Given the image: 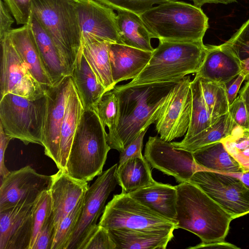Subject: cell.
Masks as SVG:
<instances>
[{
  "mask_svg": "<svg viewBox=\"0 0 249 249\" xmlns=\"http://www.w3.org/2000/svg\"><path fill=\"white\" fill-rule=\"evenodd\" d=\"M180 80L131 86L116 85L117 123L114 131L107 136L110 149L121 152L141 132L155 124Z\"/></svg>",
  "mask_w": 249,
  "mask_h": 249,
  "instance_id": "cell-1",
  "label": "cell"
},
{
  "mask_svg": "<svg viewBox=\"0 0 249 249\" xmlns=\"http://www.w3.org/2000/svg\"><path fill=\"white\" fill-rule=\"evenodd\" d=\"M176 186L178 228L196 234L201 244L225 241L233 220L231 216L191 182L179 183Z\"/></svg>",
  "mask_w": 249,
  "mask_h": 249,
  "instance_id": "cell-2",
  "label": "cell"
},
{
  "mask_svg": "<svg viewBox=\"0 0 249 249\" xmlns=\"http://www.w3.org/2000/svg\"><path fill=\"white\" fill-rule=\"evenodd\" d=\"M139 16L151 38L159 41H202L209 27L201 8L177 0L158 4Z\"/></svg>",
  "mask_w": 249,
  "mask_h": 249,
  "instance_id": "cell-3",
  "label": "cell"
},
{
  "mask_svg": "<svg viewBox=\"0 0 249 249\" xmlns=\"http://www.w3.org/2000/svg\"><path fill=\"white\" fill-rule=\"evenodd\" d=\"M31 10L52 39L71 75L82 49L76 0H32Z\"/></svg>",
  "mask_w": 249,
  "mask_h": 249,
  "instance_id": "cell-4",
  "label": "cell"
},
{
  "mask_svg": "<svg viewBox=\"0 0 249 249\" xmlns=\"http://www.w3.org/2000/svg\"><path fill=\"white\" fill-rule=\"evenodd\" d=\"M207 51L202 41H159L141 72L124 85L179 80L200 69Z\"/></svg>",
  "mask_w": 249,
  "mask_h": 249,
  "instance_id": "cell-5",
  "label": "cell"
},
{
  "mask_svg": "<svg viewBox=\"0 0 249 249\" xmlns=\"http://www.w3.org/2000/svg\"><path fill=\"white\" fill-rule=\"evenodd\" d=\"M107 136L96 111L92 108L84 109L64 170L69 176L88 182L102 173L111 149Z\"/></svg>",
  "mask_w": 249,
  "mask_h": 249,
  "instance_id": "cell-6",
  "label": "cell"
},
{
  "mask_svg": "<svg viewBox=\"0 0 249 249\" xmlns=\"http://www.w3.org/2000/svg\"><path fill=\"white\" fill-rule=\"evenodd\" d=\"M46 95L36 100L8 93L0 97V124L12 139L42 146L47 110Z\"/></svg>",
  "mask_w": 249,
  "mask_h": 249,
  "instance_id": "cell-7",
  "label": "cell"
},
{
  "mask_svg": "<svg viewBox=\"0 0 249 249\" xmlns=\"http://www.w3.org/2000/svg\"><path fill=\"white\" fill-rule=\"evenodd\" d=\"M98 224L107 230L157 231L178 229L173 221L160 215L128 194L114 195L105 207Z\"/></svg>",
  "mask_w": 249,
  "mask_h": 249,
  "instance_id": "cell-8",
  "label": "cell"
},
{
  "mask_svg": "<svg viewBox=\"0 0 249 249\" xmlns=\"http://www.w3.org/2000/svg\"><path fill=\"white\" fill-rule=\"evenodd\" d=\"M189 182L202 190L233 219L249 213V189L238 178L200 170L195 173Z\"/></svg>",
  "mask_w": 249,
  "mask_h": 249,
  "instance_id": "cell-9",
  "label": "cell"
},
{
  "mask_svg": "<svg viewBox=\"0 0 249 249\" xmlns=\"http://www.w3.org/2000/svg\"><path fill=\"white\" fill-rule=\"evenodd\" d=\"M115 164L98 176L88 187L83 199L81 211L67 249H82L97 228V221L103 213L106 201L118 184Z\"/></svg>",
  "mask_w": 249,
  "mask_h": 249,
  "instance_id": "cell-10",
  "label": "cell"
},
{
  "mask_svg": "<svg viewBox=\"0 0 249 249\" xmlns=\"http://www.w3.org/2000/svg\"><path fill=\"white\" fill-rule=\"evenodd\" d=\"M0 42V97L8 93L32 100L44 96L46 89L34 77L25 66L8 36Z\"/></svg>",
  "mask_w": 249,
  "mask_h": 249,
  "instance_id": "cell-11",
  "label": "cell"
},
{
  "mask_svg": "<svg viewBox=\"0 0 249 249\" xmlns=\"http://www.w3.org/2000/svg\"><path fill=\"white\" fill-rule=\"evenodd\" d=\"M53 175L40 174L30 166L10 172L1 179L0 211L17 206L33 205L49 190Z\"/></svg>",
  "mask_w": 249,
  "mask_h": 249,
  "instance_id": "cell-12",
  "label": "cell"
},
{
  "mask_svg": "<svg viewBox=\"0 0 249 249\" xmlns=\"http://www.w3.org/2000/svg\"><path fill=\"white\" fill-rule=\"evenodd\" d=\"M144 157L151 167L174 177L179 183L189 182L195 173L202 170L192 152L177 148L157 135L149 137Z\"/></svg>",
  "mask_w": 249,
  "mask_h": 249,
  "instance_id": "cell-13",
  "label": "cell"
},
{
  "mask_svg": "<svg viewBox=\"0 0 249 249\" xmlns=\"http://www.w3.org/2000/svg\"><path fill=\"white\" fill-rule=\"evenodd\" d=\"M190 77L186 76L175 87L171 98L155 122V129L163 140L172 141L184 136L189 126L192 112Z\"/></svg>",
  "mask_w": 249,
  "mask_h": 249,
  "instance_id": "cell-14",
  "label": "cell"
},
{
  "mask_svg": "<svg viewBox=\"0 0 249 249\" xmlns=\"http://www.w3.org/2000/svg\"><path fill=\"white\" fill-rule=\"evenodd\" d=\"M72 83L71 75L46 91L47 110L42 138L45 154L61 168L59 142L61 127Z\"/></svg>",
  "mask_w": 249,
  "mask_h": 249,
  "instance_id": "cell-15",
  "label": "cell"
},
{
  "mask_svg": "<svg viewBox=\"0 0 249 249\" xmlns=\"http://www.w3.org/2000/svg\"><path fill=\"white\" fill-rule=\"evenodd\" d=\"M82 34V46L95 41L123 44L116 22V14L94 0H75Z\"/></svg>",
  "mask_w": 249,
  "mask_h": 249,
  "instance_id": "cell-16",
  "label": "cell"
},
{
  "mask_svg": "<svg viewBox=\"0 0 249 249\" xmlns=\"http://www.w3.org/2000/svg\"><path fill=\"white\" fill-rule=\"evenodd\" d=\"M32 206H17L0 211V249H29Z\"/></svg>",
  "mask_w": 249,
  "mask_h": 249,
  "instance_id": "cell-17",
  "label": "cell"
},
{
  "mask_svg": "<svg viewBox=\"0 0 249 249\" xmlns=\"http://www.w3.org/2000/svg\"><path fill=\"white\" fill-rule=\"evenodd\" d=\"M207 51L199 71L200 78L227 84L241 72V59L225 43L207 45Z\"/></svg>",
  "mask_w": 249,
  "mask_h": 249,
  "instance_id": "cell-18",
  "label": "cell"
},
{
  "mask_svg": "<svg viewBox=\"0 0 249 249\" xmlns=\"http://www.w3.org/2000/svg\"><path fill=\"white\" fill-rule=\"evenodd\" d=\"M88 187L87 182L71 178L64 170L59 169L53 175L49 190L55 228L83 197Z\"/></svg>",
  "mask_w": 249,
  "mask_h": 249,
  "instance_id": "cell-19",
  "label": "cell"
},
{
  "mask_svg": "<svg viewBox=\"0 0 249 249\" xmlns=\"http://www.w3.org/2000/svg\"><path fill=\"white\" fill-rule=\"evenodd\" d=\"M22 62L34 77L46 89L53 86L43 65L30 19L7 34Z\"/></svg>",
  "mask_w": 249,
  "mask_h": 249,
  "instance_id": "cell-20",
  "label": "cell"
},
{
  "mask_svg": "<svg viewBox=\"0 0 249 249\" xmlns=\"http://www.w3.org/2000/svg\"><path fill=\"white\" fill-rule=\"evenodd\" d=\"M152 52L111 43L109 58L114 84L135 78L148 63Z\"/></svg>",
  "mask_w": 249,
  "mask_h": 249,
  "instance_id": "cell-21",
  "label": "cell"
},
{
  "mask_svg": "<svg viewBox=\"0 0 249 249\" xmlns=\"http://www.w3.org/2000/svg\"><path fill=\"white\" fill-rule=\"evenodd\" d=\"M131 197L177 226V189L176 186L156 181L153 184L128 194Z\"/></svg>",
  "mask_w": 249,
  "mask_h": 249,
  "instance_id": "cell-22",
  "label": "cell"
},
{
  "mask_svg": "<svg viewBox=\"0 0 249 249\" xmlns=\"http://www.w3.org/2000/svg\"><path fill=\"white\" fill-rule=\"evenodd\" d=\"M115 249H165L173 238L174 230L143 231L108 230Z\"/></svg>",
  "mask_w": 249,
  "mask_h": 249,
  "instance_id": "cell-23",
  "label": "cell"
},
{
  "mask_svg": "<svg viewBox=\"0 0 249 249\" xmlns=\"http://www.w3.org/2000/svg\"><path fill=\"white\" fill-rule=\"evenodd\" d=\"M30 21L43 65L55 85L70 75L52 39L32 13Z\"/></svg>",
  "mask_w": 249,
  "mask_h": 249,
  "instance_id": "cell-24",
  "label": "cell"
},
{
  "mask_svg": "<svg viewBox=\"0 0 249 249\" xmlns=\"http://www.w3.org/2000/svg\"><path fill=\"white\" fill-rule=\"evenodd\" d=\"M71 76L84 109H93L107 90L87 62L82 49L77 56Z\"/></svg>",
  "mask_w": 249,
  "mask_h": 249,
  "instance_id": "cell-25",
  "label": "cell"
},
{
  "mask_svg": "<svg viewBox=\"0 0 249 249\" xmlns=\"http://www.w3.org/2000/svg\"><path fill=\"white\" fill-rule=\"evenodd\" d=\"M84 109L72 80L60 131V169L65 170L74 136Z\"/></svg>",
  "mask_w": 249,
  "mask_h": 249,
  "instance_id": "cell-26",
  "label": "cell"
},
{
  "mask_svg": "<svg viewBox=\"0 0 249 249\" xmlns=\"http://www.w3.org/2000/svg\"><path fill=\"white\" fill-rule=\"evenodd\" d=\"M192 153L196 163L202 170L223 173L244 172L221 141L205 146Z\"/></svg>",
  "mask_w": 249,
  "mask_h": 249,
  "instance_id": "cell-27",
  "label": "cell"
},
{
  "mask_svg": "<svg viewBox=\"0 0 249 249\" xmlns=\"http://www.w3.org/2000/svg\"><path fill=\"white\" fill-rule=\"evenodd\" d=\"M117 12V25L123 44L152 52L151 37L140 16L126 11Z\"/></svg>",
  "mask_w": 249,
  "mask_h": 249,
  "instance_id": "cell-28",
  "label": "cell"
},
{
  "mask_svg": "<svg viewBox=\"0 0 249 249\" xmlns=\"http://www.w3.org/2000/svg\"><path fill=\"white\" fill-rule=\"evenodd\" d=\"M116 176L122 192L125 194L156 182L152 176L151 166L144 157L132 158L118 165Z\"/></svg>",
  "mask_w": 249,
  "mask_h": 249,
  "instance_id": "cell-29",
  "label": "cell"
},
{
  "mask_svg": "<svg viewBox=\"0 0 249 249\" xmlns=\"http://www.w3.org/2000/svg\"><path fill=\"white\" fill-rule=\"evenodd\" d=\"M236 125L229 112L218 117L210 126L192 137L171 142L177 148L192 152L207 145L221 141L232 132Z\"/></svg>",
  "mask_w": 249,
  "mask_h": 249,
  "instance_id": "cell-30",
  "label": "cell"
},
{
  "mask_svg": "<svg viewBox=\"0 0 249 249\" xmlns=\"http://www.w3.org/2000/svg\"><path fill=\"white\" fill-rule=\"evenodd\" d=\"M111 44L107 41H95L82 46L85 58L107 91L116 86L112 77L109 58Z\"/></svg>",
  "mask_w": 249,
  "mask_h": 249,
  "instance_id": "cell-31",
  "label": "cell"
},
{
  "mask_svg": "<svg viewBox=\"0 0 249 249\" xmlns=\"http://www.w3.org/2000/svg\"><path fill=\"white\" fill-rule=\"evenodd\" d=\"M192 112L190 125L183 139L186 140L199 133L212 124L202 92L199 76L196 74L191 81Z\"/></svg>",
  "mask_w": 249,
  "mask_h": 249,
  "instance_id": "cell-32",
  "label": "cell"
},
{
  "mask_svg": "<svg viewBox=\"0 0 249 249\" xmlns=\"http://www.w3.org/2000/svg\"><path fill=\"white\" fill-rule=\"evenodd\" d=\"M200 80L203 98L213 124L218 117L229 112L226 84L200 77Z\"/></svg>",
  "mask_w": 249,
  "mask_h": 249,
  "instance_id": "cell-33",
  "label": "cell"
},
{
  "mask_svg": "<svg viewBox=\"0 0 249 249\" xmlns=\"http://www.w3.org/2000/svg\"><path fill=\"white\" fill-rule=\"evenodd\" d=\"M32 237L29 249H32L37 237L53 214L52 202L49 190L43 192L32 208Z\"/></svg>",
  "mask_w": 249,
  "mask_h": 249,
  "instance_id": "cell-34",
  "label": "cell"
},
{
  "mask_svg": "<svg viewBox=\"0 0 249 249\" xmlns=\"http://www.w3.org/2000/svg\"><path fill=\"white\" fill-rule=\"evenodd\" d=\"M84 196L55 227L51 249H67L81 211Z\"/></svg>",
  "mask_w": 249,
  "mask_h": 249,
  "instance_id": "cell-35",
  "label": "cell"
},
{
  "mask_svg": "<svg viewBox=\"0 0 249 249\" xmlns=\"http://www.w3.org/2000/svg\"><path fill=\"white\" fill-rule=\"evenodd\" d=\"M93 109L104 127L108 128V133L113 131L116 127L118 115V99L114 89L103 94Z\"/></svg>",
  "mask_w": 249,
  "mask_h": 249,
  "instance_id": "cell-36",
  "label": "cell"
},
{
  "mask_svg": "<svg viewBox=\"0 0 249 249\" xmlns=\"http://www.w3.org/2000/svg\"><path fill=\"white\" fill-rule=\"evenodd\" d=\"M104 6L117 11H126L140 15L155 4L174 0H94Z\"/></svg>",
  "mask_w": 249,
  "mask_h": 249,
  "instance_id": "cell-37",
  "label": "cell"
},
{
  "mask_svg": "<svg viewBox=\"0 0 249 249\" xmlns=\"http://www.w3.org/2000/svg\"><path fill=\"white\" fill-rule=\"evenodd\" d=\"M241 60L249 57V19L225 42Z\"/></svg>",
  "mask_w": 249,
  "mask_h": 249,
  "instance_id": "cell-38",
  "label": "cell"
},
{
  "mask_svg": "<svg viewBox=\"0 0 249 249\" xmlns=\"http://www.w3.org/2000/svg\"><path fill=\"white\" fill-rule=\"evenodd\" d=\"M221 142L229 153L249 148V129H244L236 125L230 135Z\"/></svg>",
  "mask_w": 249,
  "mask_h": 249,
  "instance_id": "cell-39",
  "label": "cell"
},
{
  "mask_svg": "<svg viewBox=\"0 0 249 249\" xmlns=\"http://www.w3.org/2000/svg\"><path fill=\"white\" fill-rule=\"evenodd\" d=\"M82 249H115L108 230L99 225L90 235Z\"/></svg>",
  "mask_w": 249,
  "mask_h": 249,
  "instance_id": "cell-40",
  "label": "cell"
},
{
  "mask_svg": "<svg viewBox=\"0 0 249 249\" xmlns=\"http://www.w3.org/2000/svg\"><path fill=\"white\" fill-rule=\"evenodd\" d=\"M5 3L18 25L26 24L31 14L32 0H3Z\"/></svg>",
  "mask_w": 249,
  "mask_h": 249,
  "instance_id": "cell-41",
  "label": "cell"
},
{
  "mask_svg": "<svg viewBox=\"0 0 249 249\" xmlns=\"http://www.w3.org/2000/svg\"><path fill=\"white\" fill-rule=\"evenodd\" d=\"M229 112L237 125L244 129H249V118L247 109L240 95L230 106Z\"/></svg>",
  "mask_w": 249,
  "mask_h": 249,
  "instance_id": "cell-42",
  "label": "cell"
},
{
  "mask_svg": "<svg viewBox=\"0 0 249 249\" xmlns=\"http://www.w3.org/2000/svg\"><path fill=\"white\" fill-rule=\"evenodd\" d=\"M55 232L53 213L40 231L32 249H51Z\"/></svg>",
  "mask_w": 249,
  "mask_h": 249,
  "instance_id": "cell-43",
  "label": "cell"
},
{
  "mask_svg": "<svg viewBox=\"0 0 249 249\" xmlns=\"http://www.w3.org/2000/svg\"><path fill=\"white\" fill-rule=\"evenodd\" d=\"M147 130L141 132L140 135L120 152L118 165H120L127 160L134 158H142V148L144 136Z\"/></svg>",
  "mask_w": 249,
  "mask_h": 249,
  "instance_id": "cell-44",
  "label": "cell"
},
{
  "mask_svg": "<svg viewBox=\"0 0 249 249\" xmlns=\"http://www.w3.org/2000/svg\"><path fill=\"white\" fill-rule=\"evenodd\" d=\"M15 18L9 8L3 1L0 3V40L3 39L12 29Z\"/></svg>",
  "mask_w": 249,
  "mask_h": 249,
  "instance_id": "cell-45",
  "label": "cell"
},
{
  "mask_svg": "<svg viewBox=\"0 0 249 249\" xmlns=\"http://www.w3.org/2000/svg\"><path fill=\"white\" fill-rule=\"evenodd\" d=\"M12 139L4 131L0 124V175L1 179L5 178L10 172L6 168L4 163L6 149L10 141Z\"/></svg>",
  "mask_w": 249,
  "mask_h": 249,
  "instance_id": "cell-46",
  "label": "cell"
},
{
  "mask_svg": "<svg viewBox=\"0 0 249 249\" xmlns=\"http://www.w3.org/2000/svg\"><path fill=\"white\" fill-rule=\"evenodd\" d=\"M246 76L241 72L235 78L231 81L230 85H226V91L230 106L233 102Z\"/></svg>",
  "mask_w": 249,
  "mask_h": 249,
  "instance_id": "cell-47",
  "label": "cell"
},
{
  "mask_svg": "<svg viewBox=\"0 0 249 249\" xmlns=\"http://www.w3.org/2000/svg\"><path fill=\"white\" fill-rule=\"evenodd\" d=\"M200 248H216V249H240V248L229 242L224 241H218L212 242L208 244L199 243L194 247H191L188 249H196Z\"/></svg>",
  "mask_w": 249,
  "mask_h": 249,
  "instance_id": "cell-48",
  "label": "cell"
},
{
  "mask_svg": "<svg viewBox=\"0 0 249 249\" xmlns=\"http://www.w3.org/2000/svg\"><path fill=\"white\" fill-rule=\"evenodd\" d=\"M194 5L198 7H201L206 3H222L228 4L234 2H236L237 0H191Z\"/></svg>",
  "mask_w": 249,
  "mask_h": 249,
  "instance_id": "cell-49",
  "label": "cell"
},
{
  "mask_svg": "<svg viewBox=\"0 0 249 249\" xmlns=\"http://www.w3.org/2000/svg\"><path fill=\"white\" fill-rule=\"evenodd\" d=\"M247 80L246 84L240 91L239 95L241 96L244 102L249 118V78Z\"/></svg>",
  "mask_w": 249,
  "mask_h": 249,
  "instance_id": "cell-50",
  "label": "cell"
},
{
  "mask_svg": "<svg viewBox=\"0 0 249 249\" xmlns=\"http://www.w3.org/2000/svg\"><path fill=\"white\" fill-rule=\"evenodd\" d=\"M224 174H228L238 178L249 189V171H244L241 173H227Z\"/></svg>",
  "mask_w": 249,
  "mask_h": 249,
  "instance_id": "cell-51",
  "label": "cell"
},
{
  "mask_svg": "<svg viewBox=\"0 0 249 249\" xmlns=\"http://www.w3.org/2000/svg\"><path fill=\"white\" fill-rule=\"evenodd\" d=\"M241 72L246 76V79L249 78V57L241 60Z\"/></svg>",
  "mask_w": 249,
  "mask_h": 249,
  "instance_id": "cell-52",
  "label": "cell"
},
{
  "mask_svg": "<svg viewBox=\"0 0 249 249\" xmlns=\"http://www.w3.org/2000/svg\"><path fill=\"white\" fill-rule=\"evenodd\" d=\"M236 160L242 166L244 171H249V159L239 158Z\"/></svg>",
  "mask_w": 249,
  "mask_h": 249,
  "instance_id": "cell-53",
  "label": "cell"
}]
</instances>
